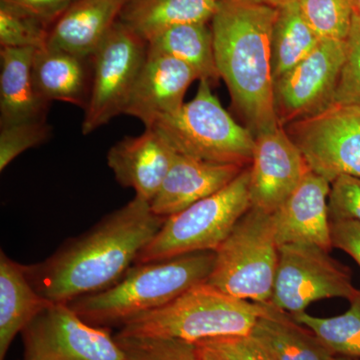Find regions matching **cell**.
I'll return each instance as SVG.
<instances>
[{
    "label": "cell",
    "instance_id": "4fadbf2b",
    "mask_svg": "<svg viewBox=\"0 0 360 360\" xmlns=\"http://www.w3.org/2000/svg\"><path fill=\"white\" fill-rule=\"evenodd\" d=\"M251 206L274 213L310 172L283 125L255 136L250 167Z\"/></svg>",
    "mask_w": 360,
    "mask_h": 360
},
{
    "label": "cell",
    "instance_id": "f1b7e54d",
    "mask_svg": "<svg viewBox=\"0 0 360 360\" xmlns=\"http://www.w3.org/2000/svg\"><path fill=\"white\" fill-rule=\"evenodd\" d=\"M124 360H201L194 342L172 338L115 336Z\"/></svg>",
    "mask_w": 360,
    "mask_h": 360
},
{
    "label": "cell",
    "instance_id": "52a82bcc",
    "mask_svg": "<svg viewBox=\"0 0 360 360\" xmlns=\"http://www.w3.org/2000/svg\"><path fill=\"white\" fill-rule=\"evenodd\" d=\"M277 264L271 213L251 206L215 250L207 283L234 297L266 304L274 292Z\"/></svg>",
    "mask_w": 360,
    "mask_h": 360
},
{
    "label": "cell",
    "instance_id": "f546056e",
    "mask_svg": "<svg viewBox=\"0 0 360 360\" xmlns=\"http://www.w3.org/2000/svg\"><path fill=\"white\" fill-rule=\"evenodd\" d=\"M201 360H277L252 335H226L194 342Z\"/></svg>",
    "mask_w": 360,
    "mask_h": 360
},
{
    "label": "cell",
    "instance_id": "8d00e7d4",
    "mask_svg": "<svg viewBox=\"0 0 360 360\" xmlns=\"http://www.w3.org/2000/svg\"><path fill=\"white\" fill-rule=\"evenodd\" d=\"M252 1L259 2V4H266V6L276 7V8H281L290 2L295 1V0H252Z\"/></svg>",
    "mask_w": 360,
    "mask_h": 360
},
{
    "label": "cell",
    "instance_id": "ac0fdd59",
    "mask_svg": "<svg viewBox=\"0 0 360 360\" xmlns=\"http://www.w3.org/2000/svg\"><path fill=\"white\" fill-rule=\"evenodd\" d=\"M123 0H75L51 26L47 46L90 58L120 18Z\"/></svg>",
    "mask_w": 360,
    "mask_h": 360
},
{
    "label": "cell",
    "instance_id": "7c38bea8",
    "mask_svg": "<svg viewBox=\"0 0 360 360\" xmlns=\"http://www.w3.org/2000/svg\"><path fill=\"white\" fill-rule=\"evenodd\" d=\"M347 41L321 40L300 65L274 84V103L279 124L316 115L335 103Z\"/></svg>",
    "mask_w": 360,
    "mask_h": 360
},
{
    "label": "cell",
    "instance_id": "7402d4cb",
    "mask_svg": "<svg viewBox=\"0 0 360 360\" xmlns=\"http://www.w3.org/2000/svg\"><path fill=\"white\" fill-rule=\"evenodd\" d=\"M219 0H123L118 20L148 42L174 26L210 22Z\"/></svg>",
    "mask_w": 360,
    "mask_h": 360
},
{
    "label": "cell",
    "instance_id": "e0dca14e",
    "mask_svg": "<svg viewBox=\"0 0 360 360\" xmlns=\"http://www.w3.org/2000/svg\"><path fill=\"white\" fill-rule=\"evenodd\" d=\"M243 169L238 165L210 162L176 153L150 202L151 210L167 219L229 186Z\"/></svg>",
    "mask_w": 360,
    "mask_h": 360
},
{
    "label": "cell",
    "instance_id": "4316f807",
    "mask_svg": "<svg viewBox=\"0 0 360 360\" xmlns=\"http://www.w3.org/2000/svg\"><path fill=\"white\" fill-rule=\"evenodd\" d=\"M51 28L30 11L0 1V46L41 49L47 44Z\"/></svg>",
    "mask_w": 360,
    "mask_h": 360
},
{
    "label": "cell",
    "instance_id": "44dd1931",
    "mask_svg": "<svg viewBox=\"0 0 360 360\" xmlns=\"http://www.w3.org/2000/svg\"><path fill=\"white\" fill-rule=\"evenodd\" d=\"M51 302L33 288L25 265L0 252V360L18 333Z\"/></svg>",
    "mask_w": 360,
    "mask_h": 360
},
{
    "label": "cell",
    "instance_id": "d590c367",
    "mask_svg": "<svg viewBox=\"0 0 360 360\" xmlns=\"http://www.w3.org/2000/svg\"><path fill=\"white\" fill-rule=\"evenodd\" d=\"M352 8V30L360 28V0H350Z\"/></svg>",
    "mask_w": 360,
    "mask_h": 360
},
{
    "label": "cell",
    "instance_id": "30bf717a",
    "mask_svg": "<svg viewBox=\"0 0 360 360\" xmlns=\"http://www.w3.org/2000/svg\"><path fill=\"white\" fill-rule=\"evenodd\" d=\"M352 271L311 245L278 246V264L270 303L290 314L305 311L311 303L328 298L349 302L356 293Z\"/></svg>",
    "mask_w": 360,
    "mask_h": 360
},
{
    "label": "cell",
    "instance_id": "1f68e13d",
    "mask_svg": "<svg viewBox=\"0 0 360 360\" xmlns=\"http://www.w3.org/2000/svg\"><path fill=\"white\" fill-rule=\"evenodd\" d=\"M335 103L360 106V28L350 32L347 53L336 87Z\"/></svg>",
    "mask_w": 360,
    "mask_h": 360
},
{
    "label": "cell",
    "instance_id": "d6a6232c",
    "mask_svg": "<svg viewBox=\"0 0 360 360\" xmlns=\"http://www.w3.org/2000/svg\"><path fill=\"white\" fill-rule=\"evenodd\" d=\"M329 219L360 222V177H338L331 184L328 196Z\"/></svg>",
    "mask_w": 360,
    "mask_h": 360
},
{
    "label": "cell",
    "instance_id": "4dcf8cb0",
    "mask_svg": "<svg viewBox=\"0 0 360 360\" xmlns=\"http://www.w3.org/2000/svg\"><path fill=\"white\" fill-rule=\"evenodd\" d=\"M51 136V127L46 120L0 127V170L4 172L21 153L44 143Z\"/></svg>",
    "mask_w": 360,
    "mask_h": 360
},
{
    "label": "cell",
    "instance_id": "484cf974",
    "mask_svg": "<svg viewBox=\"0 0 360 360\" xmlns=\"http://www.w3.org/2000/svg\"><path fill=\"white\" fill-rule=\"evenodd\" d=\"M347 311L338 316L316 317L305 311L291 314L298 323L307 326L329 352L338 356L360 357V290L352 300Z\"/></svg>",
    "mask_w": 360,
    "mask_h": 360
},
{
    "label": "cell",
    "instance_id": "6da1fadb",
    "mask_svg": "<svg viewBox=\"0 0 360 360\" xmlns=\"http://www.w3.org/2000/svg\"><path fill=\"white\" fill-rule=\"evenodd\" d=\"M165 219L135 196L89 231L66 240L44 262L25 265L26 274L37 292L51 302L68 304L108 290L134 264Z\"/></svg>",
    "mask_w": 360,
    "mask_h": 360
},
{
    "label": "cell",
    "instance_id": "836d02e7",
    "mask_svg": "<svg viewBox=\"0 0 360 360\" xmlns=\"http://www.w3.org/2000/svg\"><path fill=\"white\" fill-rule=\"evenodd\" d=\"M333 248L345 251L360 266V222L354 219L330 220Z\"/></svg>",
    "mask_w": 360,
    "mask_h": 360
},
{
    "label": "cell",
    "instance_id": "9c48e42d",
    "mask_svg": "<svg viewBox=\"0 0 360 360\" xmlns=\"http://www.w3.org/2000/svg\"><path fill=\"white\" fill-rule=\"evenodd\" d=\"M283 127L310 172L330 184L345 175L360 177V106L335 103Z\"/></svg>",
    "mask_w": 360,
    "mask_h": 360
},
{
    "label": "cell",
    "instance_id": "5b68a950",
    "mask_svg": "<svg viewBox=\"0 0 360 360\" xmlns=\"http://www.w3.org/2000/svg\"><path fill=\"white\" fill-rule=\"evenodd\" d=\"M150 129L158 130L182 155L243 168L252 162L255 135L224 110L207 80H200L191 101Z\"/></svg>",
    "mask_w": 360,
    "mask_h": 360
},
{
    "label": "cell",
    "instance_id": "8fae6325",
    "mask_svg": "<svg viewBox=\"0 0 360 360\" xmlns=\"http://www.w3.org/2000/svg\"><path fill=\"white\" fill-rule=\"evenodd\" d=\"M21 336L25 360H124L108 328L87 323L65 303L51 302Z\"/></svg>",
    "mask_w": 360,
    "mask_h": 360
},
{
    "label": "cell",
    "instance_id": "e575fe53",
    "mask_svg": "<svg viewBox=\"0 0 360 360\" xmlns=\"http://www.w3.org/2000/svg\"><path fill=\"white\" fill-rule=\"evenodd\" d=\"M20 6L44 20L49 26L58 20L75 0H0Z\"/></svg>",
    "mask_w": 360,
    "mask_h": 360
},
{
    "label": "cell",
    "instance_id": "ffe728a7",
    "mask_svg": "<svg viewBox=\"0 0 360 360\" xmlns=\"http://www.w3.org/2000/svg\"><path fill=\"white\" fill-rule=\"evenodd\" d=\"M34 51V49H0V127L46 120L51 103L39 96L33 82Z\"/></svg>",
    "mask_w": 360,
    "mask_h": 360
},
{
    "label": "cell",
    "instance_id": "7a4b0ae2",
    "mask_svg": "<svg viewBox=\"0 0 360 360\" xmlns=\"http://www.w3.org/2000/svg\"><path fill=\"white\" fill-rule=\"evenodd\" d=\"M277 14L278 8L252 0H219L210 20L220 78L255 136L281 125L271 49Z\"/></svg>",
    "mask_w": 360,
    "mask_h": 360
},
{
    "label": "cell",
    "instance_id": "5bb4252c",
    "mask_svg": "<svg viewBox=\"0 0 360 360\" xmlns=\"http://www.w3.org/2000/svg\"><path fill=\"white\" fill-rule=\"evenodd\" d=\"M198 75L179 59L150 49L148 45L142 65L124 115L141 120L146 129L184 105L187 89Z\"/></svg>",
    "mask_w": 360,
    "mask_h": 360
},
{
    "label": "cell",
    "instance_id": "ba28073f",
    "mask_svg": "<svg viewBox=\"0 0 360 360\" xmlns=\"http://www.w3.org/2000/svg\"><path fill=\"white\" fill-rule=\"evenodd\" d=\"M148 42L120 20L91 56V89L82 134L101 129L124 115L146 58Z\"/></svg>",
    "mask_w": 360,
    "mask_h": 360
},
{
    "label": "cell",
    "instance_id": "cb8c5ba5",
    "mask_svg": "<svg viewBox=\"0 0 360 360\" xmlns=\"http://www.w3.org/2000/svg\"><path fill=\"white\" fill-rule=\"evenodd\" d=\"M148 45L186 63L196 73L198 80H207L212 84L220 79L208 22L174 26L149 40Z\"/></svg>",
    "mask_w": 360,
    "mask_h": 360
},
{
    "label": "cell",
    "instance_id": "f35d334b",
    "mask_svg": "<svg viewBox=\"0 0 360 360\" xmlns=\"http://www.w3.org/2000/svg\"></svg>",
    "mask_w": 360,
    "mask_h": 360
},
{
    "label": "cell",
    "instance_id": "2e32d148",
    "mask_svg": "<svg viewBox=\"0 0 360 360\" xmlns=\"http://www.w3.org/2000/svg\"><path fill=\"white\" fill-rule=\"evenodd\" d=\"M176 151L155 129L127 136L108 153V165L118 184L150 203L174 162Z\"/></svg>",
    "mask_w": 360,
    "mask_h": 360
},
{
    "label": "cell",
    "instance_id": "83f0119b",
    "mask_svg": "<svg viewBox=\"0 0 360 360\" xmlns=\"http://www.w3.org/2000/svg\"><path fill=\"white\" fill-rule=\"evenodd\" d=\"M303 18L321 40L347 41L352 28L350 0H297Z\"/></svg>",
    "mask_w": 360,
    "mask_h": 360
},
{
    "label": "cell",
    "instance_id": "603a6c76",
    "mask_svg": "<svg viewBox=\"0 0 360 360\" xmlns=\"http://www.w3.org/2000/svg\"><path fill=\"white\" fill-rule=\"evenodd\" d=\"M250 335L277 360H331L335 356L309 328L271 303H266Z\"/></svg>",
    "mask_w": 360,
    "mask_h": 360
},
{
    "label": "cell",
    "instance_id": "d4e9b609",
    "mask_svg": "<svg viewBox=\"0 0 360 360\" xmlns=\"http://www.w3.org/2000/svg\"><path fill=\"white\" fill-rule=\"evenodd\" d=\"M321 41L303 18L297 0L278 8L271 40L274 82L304 60Z\"/></svg>",
    "mask_w": 360,
    "mask_h": 360
},
{
    "label": "cell",
    "instance_id": "277c9868",
    "mask_svg": "<svg viewBox=\"0 0 360 360\" xmlns=\"http://www.w3.org/2000/svg\"><path fill=\"white\" fill-rule=\"evenodd\" d=\"M266 304L234 297L202 283L160 309L139 315L118 335L179 338L191 342L226 335H250Z\"/></svg>",
    "mask_w": 360,
    "mask_h": 360
},
{
    "label": "cell",
    "instance_id": "3957f363",
    "mask_svg": "<svg viewBox=\"0 0 360 360\" xmlns=\"http://www.w3.org/2000/svg\"><path fill=\"white\" fill-rule=\"evenodd\" d=\"M214 262L215 251H198L134 264L108 290L82 296L68 304L91 326H122L165 307L196 284L206 283Z\"/></svg>",
    "mask_w": 360,
    "mask_h": 360
},
{
    "label": "cell",
    "instance_id": "74e56055",
    "mask_svg": "<svg viewBox=\"0 0 360 360\" xmlns=\"http://www.w3.org/2000/svg\"><path fill=\"white\" fill-rule=\"evenodd\" d=\"M331 360H357V359H354V357L338 356V355H335V356H333Z\"/></svg>",
    "mask_w": 360,
    "mask_h": 360
},
{
    "label": "cell",
    "instance_id": "8992f818",
    "mask_svg": "<svg viewBox=\"0 0 360 360\" xmlns=\"http://www.w3.org/2000/svg\"><path fill=\"white\" fill-rule=\"evenodd\" d=\"M250 180L248 167L229 186L167 217L134 264L217 250L251 207Z\"/></svg>",
    "mask_w": 360,
    "mask_h": 360
},
{
    "label": "cell",
    "instance_id": "d6986e66",
    "mask_svg": "<svg viewBox=\"0 0 360 360\" xmlns=\"http://www.w3.org/2000/svg\"><path fill=\"white\" fill-rule=\"evenodd\" d=\"M91 58L45 46L35 49L32 78L39 96L86 108L91 89Z\"/></svg>",
    "mask_w": 360,
    "mask_h": 360
},
{
    "label": "cell",
    "instance_id": "9a60e30c",
    "mask_svg": "<svg viewBox=\"0 0 360 360\" xmlns=\"http://www.w3.org/2000/svg\"><path fill=\"white\" fill-rule=\"evenodd\" d=\"M330 186L312 172L305 175L290 198L271 213L277 245H311L331 250Z\"/></svg>",
    "mask_w": 360,
    "mask_h": 360
}]
</instances>
